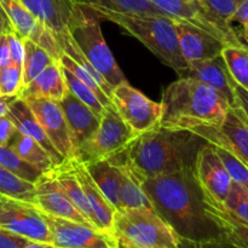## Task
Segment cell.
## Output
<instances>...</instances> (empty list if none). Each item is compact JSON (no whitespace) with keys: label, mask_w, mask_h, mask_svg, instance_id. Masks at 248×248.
Returning <instances> with one entry per match:
<instances>
[{"label":"cell","mask_w":248,"mask_h":248,"mask_svg":"<svg viewBox=\"0 0 248 248\" xmlns=\"http://www.w3.org/2000/svg\"><path fill=\"white\" fill-rule=\"evenodd\" d=\"M142 186L155 212L179 239L193 242L222 239L219 228L205 210L203 189L195 169L143 177Z\"/></svg>","instance_id":"6da1fadb"},{"label":"cell","mask_w":248,"mask_h":248,"mask_svg":"<svg viewBox=\"0 0 248 248\" xmlns=\"http://www.w3.org/2000/svg\"><path fill=\"white\" fill-rule=\"evenodd\" d=\"M206 143L193 131L157 126L136 136L118 155L127 159L145 178L195 169L196 157Z\"/></svg>","instance_id":"7a4b0ae2"},{"label":"cell","mask_w":248,"mask_h":248,"mask_svg":"<svg viewBox=\"0 0 248 248\" xmlns=\"http://www.w3.org/2000/svg\"><path fill=\"white\" fill-rule=\"evenodd\" d=\"M160 126L171 130H194L222 125L232 106L217 90L191 78H179L164 91Z\"/></svg>","instance_id":"3957f363"},{"label":"cell","mask_w":248,"mask_h":248,"mask_svg":"<svg viewBox=\"0 0 248 248\" xmlns=\"http://www.w3.org/2000/svg\"><path fill=\"white\" fill-rule=\"evenodd\" d=\"M101 21H109L135 36L162 63L181 74L188 62L179 47L173 18L157 15H140L118 12L111 10H90Z\"/></svg>","instance_id":"277c9868"},{"label":"cell","mask_w":248,"mask_h":248,"mask_svg":"<svg viewBox=\"0 0 248 248\" xmlns=\"http://www.w3.org/2000/svg\"><path fill=\"white\" fill-rule=\"evenodd\" d=\"M113 232L121 248H179L178 235L153 208L115 211Z\"/></svg>","instance_id":"5b68a950"},{"label":"cell","mask_w":248,"mask_h":248,"mask_svg":"<svg viewBox=\"0 0 248 248\" xmlns=\"http://www.w3.org/2000/svg\"><path fill=\"white\" fill-rule=\"evenodd\" d=\"M101 22L90 10L75 5L67 31L87 61L114 89L127 80L104 40Z\"/></svg>","instance_id":"8992f818"},{"label":"cell","mask_w":248,"mask_h":248,"mask_svg":"<svg viewBox=\"0 0 248 248\" xmlns=\"http://www.w3.org/2000/svg\"><path fill=\"white\" fill-rule=\"evenodd\" d=\"M136 137L114 106L104 110L99 126L91 138L79 148L75 159L84 164L111 159L123 152Z\"/></svg>","instance_id":"52a82bcc"},{"label":"cell","mask_w":248,"mask_h":248,"mask_svg":"<svg viewBox=\"0 0 248 248\" xmlns=\"http://www.w3.org/2000/svg\"><path fill=\"white\" fill-rule=\"evenodd\" d=\"M149 1L170 18L188 22L207 31L211 35L216 36L225 45L246 46L232 24L225 23L210 14L199 0H149Z\"/></svg>","instance_id":"ba28073f"},{"label":"cell","mask_w":248,"mask_h":248,"mask_svg":"<svg viewBox=\"0 0 248 248\" xmlns=\"http://www.w3.org/2000/svg\"><path fill=\"white\" fill-rule=\"evenodd\" d=\"M110 101L126 125L136 136L160 126L161 103L152 101L128 81L114 87Z\"/></svg>","instance_id":"9c48e42d"},{"label":"cell","mask_w":248,"mask_h":248,"mask_svg":"<svg viewBox=\"0 0 248 248\" xmlns=\"http://www.w3.org/2000/svg\"><path fill=\"white\" fill-rule=\"evenodd\" d=\"M0 228L31 241L52 244L44 213L35 205L0 195Z\"/></svg>","instance_id":"30bf717a"},{"label":"cell","mask_w":248,"mask_h":248,"mask_svg":"<svg viewBox=\"0 0 248 248\" xmlns=\"http://www.w3.org/2000/svg\"><path fill=\"white\" fill-rule=\"evenodd\" d=\"M56 248H120L115 235L89 224L45 215Z\"/></svg>","instance_id":"8fae6325"},{"label":"cell","mask_w":248,"mask_h":248,"mask_svg":"<svg viewBox=\"0 0 248 248\" xmlns=\"http://www.w3.org/2000/svg\"><path fill=\"white\" fill-rule=\"evenodd\" d=\"M211 144L228 149L248 166V119L239 106L230 107L222 125L191 130Z\"/></svg>","instance_id":"7c38bea8"},{"label":"cell","mask_w":248,"mask_h":248,"mask_svg":"<svg viewBox=\"0 0 248 248\" xmlns=\"http://www.w3.org/2000/svg\"><path fill=\"white\" fill-rule=\"evenodd\" d=\"M43 127L50 142L65 160L75 159L69 128L58 102L43 98L24 99Z\"/></svg>","instance_id":"4fadbf2b"},{"label":"cell","mask_w":248,"mask_h":248,"mask_svg":"<svg viewBox=\"0 0 248 248\" xmlns=\"http://www.w3.org/2000/svg\"><path fill=\"white\" fill-rule=\"evenodd\" d=\"M0 6L11 22L15 31L22 39L27 38L35 41L55 60H60L62 51L53 34L31 15L21 0H0Z\"/></svg>","instance_id":"5bb4252c"},{"label":"cell","mask_w":248,"mask_h":248,"mask_svg":"<svg viewBox=\"0 0 248 248\" xmlns=\"http://www.w3.org/2000/svg\"><path fill=\"white\" fill-rule=\"evenodd\" d=\"M34 205L45 215L91 225L63 191L52 170L41 174L34 183Z\"/></svg>","instance_id":"9a60e30c"},{"label":"cell","mask_w":248,"mask_h":248,"mask_svg":"<svg viewBox=\"0 0 248 248\" xmlns=\"http://www.w3.org/2000/svg\"><path fill=\"white\" fill-rule=\"evenodd\" d=\"M195 173L203 191L218 202H224L232 181L216 152L215 145L211 143H206L199 152L195 162Z\"/></svg>","instance_id":"2e32d148"},{"label":"cell","mask_w":248,"mask_h":248,"mask_svg":"<svg viewBox=\"0 0 248 248\" xmlns=\"http://www.w3.org/2000/svg\"><path fill=\"white\" fill-rule=\"evenodd\" d=\"M179 47L188 63L222 55L225 44L207 31L184 21L173 19Z\"/></svg>","instance_id":"e0dca14e"},{"label":"cell","mask_w":248,"mask_h":248,"mask_svg":"<svg viewBox=\"0 0 248 248\" xmlns=\"http://www.w3.org/2000/svg\"><path fill=\"white\" fill-rule=\"evenodd\" d=\"M179 78H191L203 82L223 94L230 106H237L236 96H235L236 82L230 75L222 55L211 60L188 63V67L179 74Z\"/></svg>","instance_id":"ac0fdd59"},{"label":"cell","mask_w":248,"mask_h":248,"mask_svg":"<svg viewBox=\"0 0 248 248\" xmlns=\"http://www.w3.org/2000/svg\"><path fill=\"white\" fill-rule=\"evenodd\" d=\"M58 104L64 114L77 156L79 148L82 147L97 131L101 119L68 89Z\"/></svg>","instance_id":"d6986e66"},{"label":"cell","mask_w":248,"mask_h":248,"mask_svg":"<svg viewBox=\"0 0 248 248\" xmlns=\"http://www.w3.org/2000/svg\"><path fill=\"white\" fill-rule=\"evenodd\" d=\"M21 2L53 34L61 48L75 5L70 0H21Z\"/></svg>","instance_id":"ffe728a7"},{"label":"cell","mask_w":248,"mask_h":248,"mask_svg":"<svg viewBox=\"0 0 248 248\" xmlns=\"http://www.w3.org/2000/svg\"><path fill=\"white\" fill-rule=\"evenodd\" d=\"M73 167H74L75 176H77L78 181L81 186L82 191H84L85 196L89 201L90 207L92 210V213H93L96 228L99 230H103V232L114 234L113 224L115 208L109 203V201L107 200L103 193L99 190L96 182L92 179L91 174L89 173L86 165L84 162L73 159Z\"/></svg>","instance_id":"44dd1931"},{"label":"cell","mask_w":248,"mask_h":248,"mask_svg":"<svg viewBox=\"0 0 248 248\" xmlns=\"http://www.w3.org/2000/svg\"><path fill=\"white\" fill-rule=\"evenodd\" d=\"M110 160L119 171V199L120 207L124 208H153L143 189V177L136 167L121 155H115ZM154 210V208H153Z\"/></svg>","instance_id":"7402d4cb"},{"label":"cell","mask_w":248,"mask_h":248,"mask_svg":"<svg viewBox=\"0 0 248 248\" xmlns=\"http://www.w3.org/2000/svg\"><path fill=\"white\" fill-rule=\"evenodd\" d=\"M6 115L15 124L17 131H19L23 135L28 136V137L33 138L36 143H39L47 152V154L53 160L56 166H60L64 161L65 159L56 150L52 143L50 142L46 133L44 132L41 125L39 124L38 119L35 118V115H34L31 109L29 108V106L27 104V102L24 99L19 98V97L15 99L10 104Z\"/></svg>","instance_id":"603a6c76"},{"label":"cell","mask_w":248,"mask_h":248,"mask_svg":"<svg viewBox=\"0 0 248 248\" xmlns=\"http://www.w3.org/2000/svg\"><path fill=\"white\" fill-rule=\"evenodd\" d=\"M203 205L207 215L219 228L222 239L239 248H248V223L232 215L224 205L203 191Z\"/></svg>","instance_id":"cb8c5ba5"},{"label":"cell","mask_w":248,"mask_h":248,"mask_svg":"<svg viewBox=\"0 0 248 248\" xmlns=\"http://www.w3.org/2000/svg\"><path fill=\"white\" fill-rule=\"evenodd\" d=\"M67 91L63 70L60 61H53L35 79L22 89L19 98H43L60 102Z\"/></svg>","instance_id":"d4e9b609"},{"label":"cell","mask_w":248,"mask_h":248,"mask_svg":"<svg viewBox=\"0 0 248 248\" xmlns=\"http://www.w3.org/2000/svg\"><path fill=\"white\" fill-rule=\"evenodd\" d=\"M52 172L55 178L57 179L58 184L62 186L63 191L67 194V196L72 201L73 205L77 207V210L81 213L82 217L92 227L96 228L93 213H92L91 207H90L89 201H87L86 196H85L84 191H82L81 186H80L79 181H78L77 176H75L74 167H73V159L64 160L60 166H56L52 170Z\"/></svg>","instance_id":"484cf974"},{"label":"cell","mask_w":248,"mask_h":248,"mask_svg":"<svg viewBox=\"0 0 248 248\" xmlns=\"http://www.w3.org/2000/svg\"><path fill=\"white\" fill-rule=\"evenodd\" d=\"M92 179L96 182L99 190L103 193L107 200L115 211H120V199H119V171L115 164L109 159L85 164Z\"/></svg>","instance_id":"4316f807"},{"label":"cell","mask_w":248,"mask_h":248,"mask_svg":"<svg viewBox=\"0 0 248 248\" xmlns=\"http://www.w3.org/2000/svg\"><path fill=\"white\" fill-rule=\"evenodd\" d=\"M9 147L23 161L31 165L43 173L51 171L56 167L55 162L51 159L50 155L47 154V152L39 143H36L33 138L23 135L19 131H17L14 137H12V140H10Z\"/></svg>","instance_id":"83f0119b"},{"label":"cell","mask_w":248,"mask_h":248,"mask_svg":"<svg viewBox=\"0 0 248 248\" xmlns=\"http://www.w3.org/2000/svg\"><path fill=\"white\" fill-rule=\"evenodd\" d=\"M70 1L87 10L104 9L118 12H130V14L166 16L149 0H70Z\"/></svg>","instance_id":"f1b7e54d"},{"label":"cell","mask_w":248,"mask_h":248,"mask_svg":"<svg viewBox=\"0 0 248 248\" xmlns=\"http://www.w3.org/2000/svg\"><path fill=\"white\" fill-rule=\"evenodd\" d=\"M23 43V62H22V75H23V87L35 79L44 69L48 67L53 61H57L44 47L31 40L22 39Z\"/></svg>","instance_id":"f546056e"},{"label":"cell","mask_w":248,"mask_h":248,"mask_svg":"<svg viewBox=\"0 0 248 248\" xmlns=\"http://www.w3.org/2000/svg\"><path fill=\"white\" fill-rule=\"evenodd\" d=\"M222 57L230 75L239 86L248 91V47L247 46L225 45Z\"/></svg>","instance_id":"4dcf8cb0"},{"label":"cell","mask_w":248,"mask_h":248,"mask_svg":"<svg viewBox=\"0 0 248 248\" xmlns=\"http://www.w3.org/2000/svg\"><path fill=\"white\" fill-rule=\"evenodd\" d=\"M0 195L34 205V184L0 166Z\"/></svg>","instance_id":"1f68e13d"},{"label":"cell","mask_w":248,"mask_h":248,"mask_svg":"<svg viewBox=\"0 0 248 248\" xmlns=\"http://www.w3.org/2000/svg\"><path fill=\"white\" fill-rule=\"evenodd\" d=\"M0 166L33 184L43 174V172L23 161L9 145H0Z\"/></svg>","instance_id":"d6a6232c"},{"label":"cell","mask_w":248,"mask_h":248,"mask_svg":"<svg viewBox=\"0 0 248 248\" xmlns=\"http://www.w3.org/2000/svg\"><path fill=\"white\" fill-rule=\"evenodd\" d=\"M61 67H62V65H61ZM62 70L63 77H64L65 80V85H67V89L69 90L75 97H78L82 103L86 104V106L89 107L99 119H101L102 116H103L106 108H104L103 104L101 103L98 97L94 94V92L92 91L87 85H85L84 82L80 81L75 75H73L72 73L68 72L64 68H62Z\"/></svg>","instance_id":"836d02e7"},{"label":"cell","mask_w":248,"mask_h":248,"mask_svg":"<svg viewBox=\"0 0 248 248\" xmlns=\"http://www.w3.org/2000/svg\"><path fill=\"white\" fill-rule=\"evenodd\" d=\"M58 61H60V64L62 65V68H64V69H67L68 72L72 73L73 75H75L80 81L84 82L85 85H87V86L94 92V94L98 97V99L101 101V103L103 104L104 108H108V107L113 106L110 98H109V97L106 94V92L101 89L98 82H97L96 80H94V78L92 77V75H90L89 73H87L86 70L79 64V63H77L74 60H72L69 56L65 55V53L63 52Z\"/></svg>","instance_id":"e575fe53"},{"label":"cell","mask_w":248,"mask_h":248,"mask_svg":"<svg viewBox=\"0 0 248 248\" xmlns=\"http://www.w3.org/2000/svg\"><path fill=\"white\" fill-rule=\"evenodd\" d=\"M215 145V144H213ZM216 152L219 155L220 160L224 164L228 173L232 177V181L240 184L248 190V166L228 149L215 145Z\"/></svg>","instance_id":"d590c367"},{"label":"cell","mask_w":248,"mask_h":248,"mask_svg":"<svg viewBox=\"0 0 248 248\" xmlns=\"http://www.w3.org/2000/svg\"><path fill=\"white\" fill-rule=\"evenodd\" d=\"M23 89L22 65L10 62L0 70V96H19Z\"/></svg>","instance_id":"8d00e7d4"},{"label":"cell","mask_w":248,"mask_h":248,"mask_svg":"<svg viewBox=\"0 0 248 248\" xmlns=\"http://www.w3.org/2000/svg\"><path fill=\"white\" fill-rule=\"evenodd\" d=\"M223 205L232 215L248 223V190L246 188L232 182V188Z\"/></svg>","instance_id":"74e56055"},{"label":"cell","mask_w":248,"mask_h":248,"mask_svg":"<svg viewBox=\"0 0 248 248\" xmlns=\"http://www.w3.org/2000/svg\"><path fill=\"white\" fill-rule=\"evenodd\" d=\"M210 14L220 21L232 24V19L242 0H199Z\"/></svg>","instance_id":"f35d334b"},{"label":"cell","mask_w":248,"mask_h":248,"mask_svg":"<svg viewBox=\"0 0 248 248\" xmlns=\"http://www.w3.org/2000/svg\"><path fill=\"white\" fill-rule=\"evenodd\" d=\"M232 23L240 24V31H237V34L248 47V0H242L232 16Z\"/></svg>","instance_id":"ab89813d"},{"label":"cell","mask_w":248,"mask_h":248,"mask_svg":"<svg viewBox=\"0 0 248 248\" xmlns=\"http://www.w3.org/2000/svg\"><path fill=\"white\" fill-rule=\"evenodd\" d=\"M7 41H9L10 62L22 65L24 52L22 38L16 31H11V33H7Z\"/></svg>","instance_id":"60d3db41"},{"label":"cell","mask_w":248,"mask_h":248,"mask_svg":"<svg viewBox=\"0 0 248 248\" xmlns=\"http://www.w3.org/2000/svg\"><path fill=\"white\" fill-rule=\"evenodd\" d=\"M31 240L0 228V248H23Z\"/></svg>","instance_id":"b9f144b4"},{"label":"cell","mask_w":248,"mask_h":248,"mask_svg":"<svg viewBox=\"0 0 248 248\" xmlns=\"http://www.w3.org/2000/svg\"><path fill=\"white\" fill-rule=\"evenodd\" d=\"M179 248H239L223 239L208 240L202 242H193L179 239Z\"/></svg>","instance_id":"7bdbcfd3"},{"label":"cell","mask_w":248,"mask_h":248,"mask_svg":"<svg viewBox=\"0 0 248 248\" xmlns=\"http://www.w3.org/2000/svg\"><path fill=\"white\" fill-rule=\"evenodd\" d=\"M17 128L11 119L7 115L0 118V145H9L10 140H12Z\"/></svg>","instance_id":"ee69618b"},{"label":"cell","mask_w":248,"mask_h":248,"mask_svg":"<svg viewBox=\"0 0 248 248\" xmlns=\"http://www.w3.org/2000/svg\"><path fill=\"white\" fill-rule=\"evenodd\" d=\"M9 64H10V52H9L7 34H1V35H0V70L4 69V68Z\"/></svg>","instance_id":"f6af8a7d"},{"label":"cell","mask_w":248,"mask_h":248,"mask_svg":"<svg viewBox=\"0 0 248 248\" xmlns=\"http://www.w3.org/2000/svg\"><path fill=\"white\" fill-rule=\"evenodd\" d=\"M235 96H236V104L244 110L248 119V91L236 84L235 85Z\"/></svg>","instance_id":"bcb514c9"},{"label":"cell","mask_w":248,"mask_h":248,"mask_svg":"<svg viewBox=\"0 0 248 248\" xmlns=\"http://www.w3.org/2000/svg\"><path fill=\"white\" fill-rule=\"evenodd\" d=\"M18 98V96H0V118L6 115L10 104Z\"/></svg>","instance_id":"7dc6e473"},{"label":"cell","mask_w":248,"mask_h":248,"mask_svg":"<svg viewBox=\"0 0 248 248\" xmlns=\"http://www.w3.org/2000/svg\"><path fill=\"white\" fill-rule=\"evenodd\" d=\"M23 248H56L50 242H40V241H29Z\"/></svg>","instance_id":"c3c4849f"},{"label":"cell","mask_w":248,"mask_h":248,"mask_svg":"<svg viewBox=\"0 0 248 248\" xmlns=\"http://www.w3.org/2000/svg\"><path fill=\"white\" fill-rule=\"evenodd\" d=\"M15 31L14 27H12L11 22L10 21H4V19H0V35L1 34H7Z\"/></svg>","instance_id":"681fc988"},{"label":"cell","mask_w":248,"mask_h":248,"mask_svg":"<svg viewBox=\"0 0 248 248\" xmlns=\"http://www.w3.org/2000/svg\"><path fill=\"white\" fill-rule=\"evenodd\" d=\"M0 19H4V21H9L7 16H6V15H5V12L2 11L1 6H0Z\"/></svg>","instance_id":"f907efd6"},{"label":"cell","mask_w":248,"mask_h":248,"mask_svg":"<svg viewBox=\"0 0 248 248\" xmlns=\"http://www.w3.org/2000/svg\"><path fill=\"white\" fill-rule=\"evenodd\" d=\"M120 248H121V247H120Z\"/></svg>","instance_id":"816d5d0a"}]
</instances>
